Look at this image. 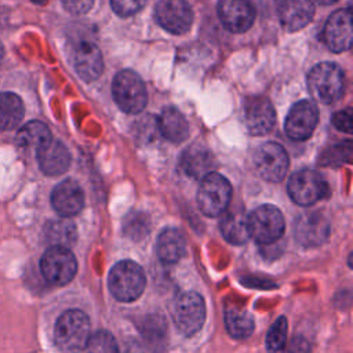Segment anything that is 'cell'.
<instances>
[{
    "label": "cell",
    "instance_id": "obj_1",
    "mask_svg": "<svg viewBox=\"0 0 353 353\" xmlns=\"http://www.w3.org/2000/svg\"><path fill=\"white\" fill-rule=\"evenodd\" d=\"M90 338V320L79 309L62 313L54 328V341L61 353H80Z\"/></svg>",
    "mask_w": 353,
    "mask_h": 353
},
{
    "label": "cell",
    "instance_id": "obj_2",
    "mask_svg": "<svg viewBox=\"0 0 353 353\" xmlns=\"http://www.w3.org/2000/svg\"><path fill=\"white\" fill-rule=\"evenodd\" d=\"M307 87L314 99L321 103L336 102L345 87L342 69L332 62H321L307 73Z\"/></svg>",
    "mask_w": 353,
    "mask_h": 353
},
{
    "label": "cell",
    "instance_id": "obj_3",
    "mask_svg": "<svg viewBox=\"0 0 353 353\" xmlns=\"http://www.w3.org/2000/svg\"><path fill=\"white\" fill-rule=\"evenodd\" d=\"M112 295L121 302H132L138 299L145 290V273L142 268L132 261L117 262L108 277Z\"/></svg>",
    "mask_w": 353,
    "mask_h": 353
},
{
    "label": "cell",
    "instance_id": "obj_4",
    "mask_svg": "<svg viewBox=\"0 0 353 353\" xmlns=\"http://www.w3.org/2000/svg\"><path fill=\"white\" fill-rule=\"evenodd\" d=\"M116 105L125 113H139L148 103V92L142 79L132 70L119 72L112 83Z\"/></svg>",
    "mask_w": 353,
    "mask_h": 353
},
{
    "label": "cell",
    "instance_id": "obj_5",
    "mask_svg": "<svg viewBox=\"0 0 353 353\" xmlns=\"http://www.w3.org/2000/svg\"><path fill=\"white\" fill-rule=\"evenodd\" d=\"M230 199L232 186L223 175L218 172H210L201 179L197 190V204L204 215H221L229 207Z\"/></svg>",
    "mask_w": 353,
    "mask_h": 353
},
{
    "label": "cell",
    "instance_id": "obj_6",
    "mask_svg": "<svg viewBox=\"0 0 353 353\" xmlns=\"http://www.w3.org/2000/svg\"><path fill=\"white\" fill-rule=\"evenodd\" d=\"M284 218L279 208L263 204L248 215V232L258 244H272L284 233Z\"/></svg>",
    "mask_w": 353,
    "mask_h": 353
},
{
    "label": "cell",
    "instance_id": "obj_7",
    "mask_svg": "<svg viewBox=\"0 0 353 353\" xmlns=\"http://www.w3.org/2000/svg\"><path fill=\"white\" fill-rule=\"evenodd\" d=\"M40 270L44 279L54 285H65L77 272V262L68 247L52 245L40 259Z\"/></svg>",
    "mask_w": 353,
    "mask_h": 353
},
{
    "label": "cell",
    "instance_id": "obj_8",
    "mask_svg": "<svg viewBox=\"0 0 353 353\" xmlns=\"http://www.w3.org/2000/svg\"><path fill=\"white\" fill-rule=\"evenodd\" d=\"M287 192L294 203L299 205H312L327 196L328 185L319 172L302 170L290 176Z\"/></svg>",
    "mask_w": 353,
    "mask_h": 353
},
{
    "label": "cell",
    "instance_id": "obj_9",
    "mask_svg": "<svg viewBox=\"0 0 353 353\" xmlns=\"http://www.w3.org/2000/svg\"><path fill=\"white\" fill-rule=\"evenodd\" d=\"M174 320L179 331L188 336L196 334L205 320V303L197 292H183L178 296L174 309Z\"/></svg>",
    "mask_w": 353,
    "mask_h": 353
},
{
    "label": "cell",
    "instance_id": "obj_10",
    "mask_svg": "<svg viewBox=\"0 0 353 353\" xmlns=\"http://www.w3.org/2000/svg\"><path fill=\"white\" fill-rule=\"evenodd\" d=\"M254 165L265 181L280 182L288 170V154L281 145L266 142L255 150Z\"/></svg>",
    "mask_w": 353,
    "mask_h": 353
},
{
    "label": "cell",
    "instance_id": "obj_11",
    "mask_svg": "<svg viewBox=\"0 0 353 353\" xmlns=\"http://www.w3.org/2000/svg\"><path fill=\"white\" fill-rule=\"evenodd\" d=\"M154 18L170 33L182 34L192 26L193 11L185 0H159Z\"/></svg>",
    "mask_w": 353,
    "mask_h": 353
},
{
    "label": "cell",
    "instance_id": "obj_12",
    "mask_svg": "<svg viewBox=\"0 0 353 353\" xmlns=\"http://www.w3.org/2000/svg\"><path fill=\"white\" fill-rule=\"evenodd\" d=\"M70 62L84 81L98 79L103 70L102 54L90 40H77L70 46Z\"/></svg>",
    "mask_w": 353,
    "mask_h": 353
},
{
    "label": "cell",
    "instance_id": "obj_13",
    "mask_svg": "<svg viewBox=\"0 0 353 353\" xmlns=\"http://www.w3.org/2000/svg\"><path fill=\"white\" fill-rule=\"evenodd\" d=\"M319 121V112L312 101H299L288 112L284 130L285 134L294 141L307 139Z\"/></svg>",
    "mask_w": 353,
    "mask_h": 353
},
{
    "label": "cell",
    "instance_id": "obj_14",
    "mask_svg": "<svg viewBox=\"0 0 353 353\" xmlns=\"http://www.w3.org/2000/svg\"><path fill=\"white\" fill-rule=\"evenodd\" d=\"M323 39L327 47L334 52H342L352 47L353 26L350 8L338 10L327 19Z\"/></svg>",
    "mask_w": 353,
    "mask_h": 353
},
{
    "label": "cell",
    "instance_id": "obj_15",
    "mask_svg": "<svg viewBox=\"0 0 353 353\" xmlns=\"http://www.w3.org/2000/svg\"><path fill=\"white\" fill-rule=\"evenodd\" d=\"M218 17L226 30L243 33L254 23L255 10L250 0H219Z\"/></svg>",
    "mask_w": 353,
    "mask_h": 353
},
{
    "label": "cell",
    "instance_id": "obj_16",
    "mask_svg": "<svg viewBox=\"0 0 353 353\" xmlns=\"http://www.w3.org/2000/svg\"><path fill=\"white\" fill-rule=\"evenodd\" d=\"M244 120L252 135L268 134L276 123V112L272 102L265 97H254L245 102Z\"/></svg>",
    "mask_w": 353,
    "mask_h": 353
},
{
    "label": "cell",
    "instance_id": "obj_17",
    "mask_svg": "<svg viewBox=\"0 0 353 353\" xmlns=\"http://www.w3.org/2000/svg\"><path fill=\"white\" fill-rule=\"evenodd\" d=\"M51 204L61 216H73L84 207L83 189L76 181L65 179L54 188L51 193Z\"/></svg>",
    "mask_w": 353,
    "mask_h": 353
},
{
    "label": "cell",
    "instance_id": "obj_18",
    "mask_svg": "<svg viewBox=\"0 0 353 353\" xmlns=\"http://www.w3.org/2000/svg\"><path fill=\"white\" fill-rule=\"evenodd\" d=\"M330 232L327 219L319 212L302 214L294 226L296 241L306 247H314L321 244Z\"/></svg>",
    "mask_w": 353,
    "mask_h": 353
},
{
    "label": "cell",
    "instance_id": "obj_19",
    "mask_svg": "<svg viewBox=\"0 0 353 353\" xmlns=\"http://www.w3.org/2000/svg\"><path fill=\"white\" fill-rule=\"evenodd\" d=\"M40 170L46 175L63 174L70 165V153L68 148L57 139H50L36 150Z\"/></svg>",
    "mask_w": 353,
    "mask_h": 353
},
{
    "label": "cell",
    "instance_id": "obj_20",
    "mask_svg": "<svg viewBox=\"0 0 353 353\" xmlns=\"http://www.w3.org/2000/svg\"><path fill=\"white\" fill-rule=\"evenodd\" d=\"M314 15L312 0H281L279 4V18L290 32L305 28Z\"/></svg>",
    "mask_w": 353,
    "mask_h": 353
},
{
    "label": "cell",
    "instance_id": "obj_21",
    "mask_svg": "<svg viewBox=\"0 0 353 353\" xmlns=\"http://www.w3.org/2000/svg\"><path fill=\"white\" fill-rule=\"evenodd\" d=\"M219 229L226 241L240 245L250 239L248 232V215L241 208L225 210L222 214Z\"/></svg>",
    "mask_w": 353,
    "mask_h": 353
},
{
    "label": "cell",
    "instance_id": "obj_22",
    "mask_svg": "<svg viewBox=\"0 0 353 353\" xmlns=\"http://www.w3.org/2000/svg\"><path fill=\"white\" fill-rule=\"evenodd\" d=\"M181 165L189 176L194 179H203L205 175L212 172L215 167V159L208 149L193 145L182 154Z\"/></svg>",
    "mask_w": 353,
    "mask_h": 353
},
{
    "label": "cell",
    "instance_id": "obj_23",
    "mask_svg": "<svg viewBox=\"0 0 353 353\" xmlns=\"http://www.w3.org/2000/svg\"><path fill=\"white\" fill-rule=\"evenodd\" d=\"M185 237L175 228H168L163 230L156 243V254L159 259L163 263L168 265L178 262L185 255Z\"/></svg>",
    "mask_w": 353,
    "mask_h": 353
},
{
    "label": "cell",
    "instance_id": "obj_24",
    "mask_svg": "<svg viewBox=\"0 0 353 353\" xmlns=\"http://www.w3.org/2000/svg\"><path fill=\"white\" fill-rule=\"evenodd\" d=\"M161 135L172 143L183 142L189 135V125L183 114L175 108H164L159 116Z\"/></svg>",
    "mask_w": 353,
    "mask_h": 353
},
{
    "label": "cell",
    "instance_id": "obj_25",
    "mask_svg": "<svg viewBox=\"0 0 353 353\" xmlns=\"http://www.w3.org/2000/svg\"><path fill=\"white\" fill-rule=\"evenodd\" d=\"M25 106L14 92H0V130H14L23 119Z\"/></svg>",
    "mask_w": 353,
    "mask_h": 353
},
{
    "label": "cell",
    "instance_id": "obj_26",
    "mask_svg": "<svg viewBox=\"0 0 353 353\" xmlns=\"http://www.w3.org/2000/svg\"><path fill=\"white\" fill-rule=\"evenodd\" d=\"M51 131L50 128L39 120H33L26 123L17 134V143L21 148H32L39 149L44 143H47L51 139Z\"/></svg>",
    "mask_w": 353,
    "mask_h": 353
},
{
    "label": "cell",
    "instance_id": "obj_27",
    "mask_svg": "<svg viewBox=\"0 0 353 353\" xmlns=\"http://www.w3.org/2000/svg\"><path fill=\"white\" fill-rule=\"evenodd\" d=\"M225 327L230 336L244 339L252 334L255 325L252 316L247 310L229 307L225 312Z\"/></svg>",
    "mask_w": 353,
    "mask_h": 353
},
{
    "label": "cell",
    "instance_id": "obj_28",
    "mask_svg": "<svg viewBox=\"0 0 353 353\" xmlns=\"http://www.w3.org/2000/svg\"><path fill=\"white\" fill-rule=\"evenodd\" d=\"M47 236L54 245L69 247L76 240V228L70 221L66 219L52 221L47 226Z\"/></svg>",
    "mask_w": 353,
    "mask_h": 353
},
{
    "label": "cell",
    "instance_id": "obj_29",
    "mask_svg": "<svg viewBox=\"0 0 353 353\" xmlns=\"http://www.w3.org/2000/svg\"><path fill=\"white\" fill-rule=\"evenodd\" d=\"M287 319L280 316L268 331L266 336V349L268 353H285V341H287Z\"/></svg>",
    "mask_w": 353,
    "mask_h": 353
},
{
    "label": "cell",
    "instance_id": "obj_30",
    "mask_svg": "<svg viewBox=\"0 0 353 353\" xmlns=\"http://www.w3.org/2000/svg\"><path fill=\"white\" fill-rule=\"evenodd\" d=\"M84 349L85 353H119V346L114 336L105 330H99L91 335Z\"/></svg>",
    "mask_w": 353,
    "mask_h": 353
},
{
    "label": "cell",
    "instance_id": "obj_31",
    "mask_svg": "<svg viewBox=\"0 0 353 353\" xmlns=\"http://www.w3.org/2000/svg\"><path fill=\"white\" fill-rule=\"evenodd\" d=\"M123 228L125 234H128L134 240H139L149 232V221L145 214L134 212L125 218Z\"/></svg>",
    "mask_w": 353,
    "mask_h": 353
},
{
    "label": "cell",
    "instance_id": "obj_32",
    "mask_svg": "<svg viewBox=\"0 0 353 353\" xmlns=\"http://www.w3.org/2000/svg\"><path fill=\"white\" fill-rule=\"evenodd\" d=\"M167 328H164V321L160 317H149L145 323V335L146 339L153 345L159 346L163 345L164 342V335H165Z\"/></svg>",
    "mask_w": 353,
    "mask_h": 353
},
{
    "label": "cell",
    "instance_id": "obj_33",
    "mask_svg": "<svg viewBox=\"0 0 353 353\" xmlns=\"http://www.w3.org/2000/svg\"><path fill=\"white\" fill-rule=\"evenodd\" d=\"M145 4V0H110L112 10L120 17H131L137 14Z\"/></svg>",
    "mask_w": 353,
    "mask_h": 353
},
{
    "label": "cell",
    "instance_id": "obj_34",
    "mask_svg": "<svg viewBox=\"0 0 353 353\" xmlns=\"http://www.w3.org/2000/svg\"><path fill=\"white\" fill-rule=\"evenodd\" d=\"M95 0H61L63 8L73 15H83L91 10Z\"/></svg>",
    "mask_w": 353,
    "mask_h": 353
},
{
    "label": "cell",
    "instance_id": "obj_35",
    "mask_svg": "<svg viewBox=\"0 0 353 353\" xmlns=\"http://www.w3.org/2000/svg\"><path fill=\"white\" fill-rule=\"evenodd\" d=\"M332 124L342 132L350 134L352 132V110L345 109L338 112L332 116Z\"/></svg>",
    "mask_w": 353,
    "mask_h": 353
},
{
    "label": "cell",
    "instance_id": "obj_36",
    "mask_svg": "<svg viewBox=\"0 0 353 353\" xmlns=\"http://www.w3.org/2000/svg\"><path fill=\"white\" fill-rule=\"evenodd\" d=\"M314 1L319 3V4H323V6H328V4H332V3H335L338 0H314Z\"/></svg>",
    "mask_w": 353,
    "mask_h": 353
},
{
    "label": "cell",
    "instance_id": "obj_37",
    "mask_svg": "<svg viewBox=\"0 0 353 353\" xmlns=\"http://www.w3.org/2000/svg\"><path fill=\"white\" fill-rule=\"evenodd\" d=\"M3 57H4V48H3V44L0 41V62L3 61Z\"/></svg>",
    "mask_w": 353,
    "mask_h": 353
},
{
    "label": "cell",
    "instance_id": "obj_38",
    "mask_svg": "<svg viewBox=\"0 0 353 353\" xmlns=\"http://www.w3.org/2000/svg\"><path fill=\"white\" fill-rule=\"evenodd\" d=\"M33 3H36V4H41V3H44L46 0H32Z\"/></svg>",
    "mask_w": 353,
    "mask_h": 353
}]
</instances>
